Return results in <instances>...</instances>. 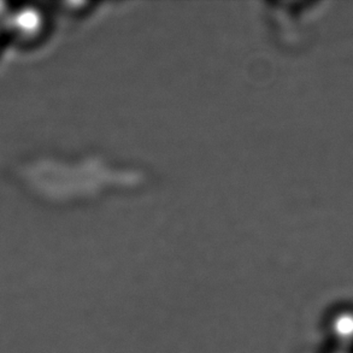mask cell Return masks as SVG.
I'll return each instance as SVG.
<instances>
[{
  "label": "cell",
  "mask_w": 353,
  "mask_h": 353,
  "mask_svg": "<svg viewBox=\"0 0 353 353\" xmlns=\"http://www.w3.org/2000/svg\"><path fill=\"white\" fill-rule=\"evenodd\" d=\"M332 353H351L350 351H347V350H336V351H334V352Z\"/></svg>",
  "instance_id": "obj_3"
},
{
  "label": "cell",
  "mask_w": 353,
  "mask_h": 353,
  "mask_svg": "<svg viewBox=\"0 0 353 353\" xmlns=\"http://www.w3.org/2000/svg\"><path fill=\"white\" fill-rule=\"evenodd\" d=\"M3 24L5 28L9 29L10 32L19 37L33 38L43 27V14H40L38 9L30 6L21 8L10 11Z\"/></svg>",
  "instance_id": "obj_1"
},
{
  "label": "cell",
  "mask_w": 353,
  "mask_h": 353,
  "mask_svg": "<svg viewBox=\"0 0 353 353\" xmlns=\"http://www.w3.org/2000/svg\"><path fill=\"white\" fill-rule=\"evenodd\" d=\"M330 335L339 345V350H347L353 346V311H341L332 319Z\"/></svg>",
  "instance_id": "obj_2"
}]
</instances>
